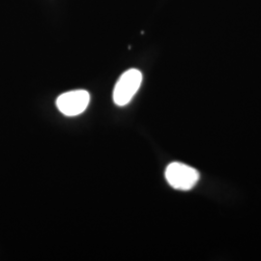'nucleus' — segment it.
<instances>
[{"mask_svg":"<svg viewBox=\"0 0 261 261\" xmlns=\"http://www.w3.org/2000/svg\"><path fill=\"white\" fill-rule=\"evenodd\" d=\"M142 83V74L137 69H130L122 74L113 90V101L115 105L123 107L130 100L140 89Z\"/></svg>","mask_w":261,"mask_h":261,"instance_id":"1","label":"nucleus"},{"mask_svg":"<svg viewBox=\"0 0 261 261\" xmlns=\"http://www.w3.org/2000/svg\"><path fill=\"white\" fill-rule=\"evenodd\" d=\"M165 176L173 189L189 191L196 186L199 179L198 171L182 163H171L168 166Z\"/></svg>","mask_w":261,"mask_h":261,"instance_id":"2","label":"nucleus"},{"mask_svg":"<svg viewBox=\"0 0 261 261\" xmlns=\"http://www.w3.org/2000/svg\"><path fill=\"white\" fill-rule=\"evenodd\" d=\"M90 94L86 90H73L61 94L56 100L58 111L66 116H76L87 109Z\"/></svg>","mask_w":261,"mask_h":261,"instance_id":"3","label":"nucleus"}]
</instances>
